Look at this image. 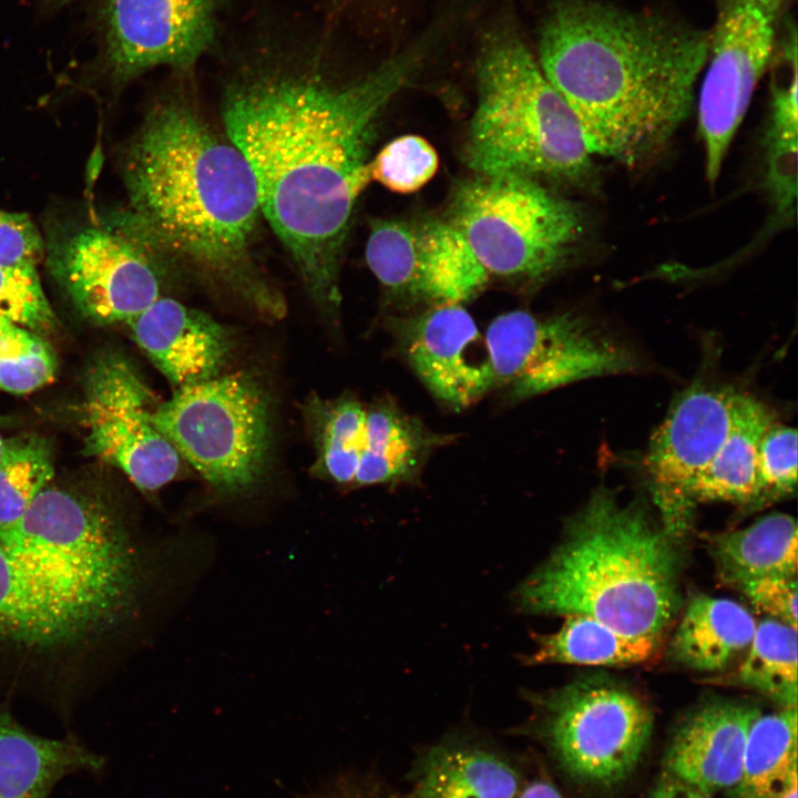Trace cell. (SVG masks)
<instances>
[{
	"mask_svg": "<svg viewBox=\"0 0 798 798\" xmlns=\"http://www.w3.org/2000/svg\"><path fill=\"white\" fill-rule=\"evenodd\" d=\"M735 682L763 693L784 707L797 706V627L774 618L756 625Z\"/></svg>",
	"mask_w": 798,
	"mask_h": 798,
	"instance_id": "28",
	"label": "cell"
},
{
	"mask_svg": "<svg viewBox=\"0 0 798 798\" xmlns=\"http://www.w3.org/2000/svg\"><path fill=\"white\" fill-rule=\"evenodd\" d=\"M105 27L115 80L162 65L186 69L213 44L214 0H108Z\"/></svg>",
	"mask_w": 798,
	"mask_h": 798,
	"instance_id": "15",
	"label": "cell"
},
{
	"mask_svg": "<svg viewBox=\"0 0 798 798\" xmlns=\"http://www.w3.org/2000/svg\"><path fill=\"white\" fill-rule=\"evenodd\" d=\"M153 421L215 491L234 495L262 477L270 447L266 392L247 372L177 388Z\"/></svg>",
	"mask_w": 798,
	"mask_h": 798,
	"instance_id": "8",
	"label": "cell"
},
{
	"mask_svg": "<svg viewBox=\"0 0 798 798\" xmlns=\"http://www.w3.org/2000/svg\"><path fill=\"white\" fill-rule=\"evenodd\" d=\"M797 524L785 513L766 515L753 524L717 535L713 556L729 583L767 576L797 575Z\"/></svg>",
	"mask_w": 798,
	"mask_h": 798,
	"instance_id": "24",
	"label": "cell"
},
{
	"mask_svg": "<svg viewBox=\"0 0 798 798\" xmlns=\"http://www.w3.org/2000/svg\"><path fill=\"white\" fill-rule=\"evenodd\" d=\"M444 440L390 400L378 402L367 408L365 444L354 484L415 479Z\"/></svg>",
	"mask_w": 798,
	"mask_h": 798,
	"instance_id": "20",
	"label": "cell"
},
{
	"mask_svg": "<svg viewBox=\"0 0 798 798\" xmlns=\"http://www.w3.org/2000/svg\"><path fill=\"white\" fill-rule=\"evenodd\" d=\"M797 778V706L759 715L751 724L741 776L730 798H777Z\"/></svg>",
	"mask_w": 798,
	"mask_h": 798,
	"instance_id": "27",
	"label": "cell"
},
{
	"mask_svg": "<svg viewBox=\"0 0 798 798\" xmlns=\"http://www.w3.org/2000/svg\"><path fill=\"white\" fill-rule=\"evenodd\" d=\"M490 275L541 280L586 231L582 208L522 176H477L457 186L448 219Z\"/></svg>",
	"mask_w": 798,
	"mask_h": 798,
	"instance_id": "7",
	"label": "cell"
},
{
	"mask_svg": "<svg viewBox=\"0 0 798 798\" xmlns=\"http://www.w3.org/2000/svg\"><path fill=\"white\" fill-rule=\"evenodd\" d=\"M775 420L771 409L748 395L729 436L692 484L688 502L759 500L758 444Z\"/></svg>",
	"mask_w": 798,
	"mask_h": 798,
	"instance_id": "22",
	"label": "cell"
},
{
	"mask_svg": "<svg viewBox=\"0 0 798 798\" xmlns=\"http://www.w3.org/2000/svg\"><path fill=\"white\" fill-rule=\"evenodd\" d=\"M37 336L39 335L0 316V355L10 354L29 346Z\"/></svg>",
	"mask_w": 798,
	"mask_h": 798,
	"instance_id": "41",
	"label": "cell"
},
{
	"mask_svg": "<svg viewBox=\"0 0 798 798\" xmlns=\"http://www.w3.org/2000/svg\"><path fill=\"white\" fill-rule=\"evenodd\" d=\"M42 257L44 243L31 218L0 209V265H37Z\"/></svg>",
	"mask_w": 798,
	"mask_h": 798,
	"instance_id": "38",
	"label": "cell"
},
{
	"mask_svg": "<svg viewBox=\"0 0 798 798\" xmlns=\"http://www.w3.org/2000/svg\"><path fill=\"white\" fill-rule=\"evenodd\" d=\"M759 500L790 494L797 484V431L775 420L757 453Z\"/></svg>",
	"mask_w": 798,
	"mask_h": 798,
	"instance_id": "36",
	"label": "cell"
},
{
	"mask_svg": "<svg viewBox=\"0 0 798 798\" xmlns=\"http://www.w3.org/2000/svg\"><path fill=\"white\" fill-rule=\"evenodd\" d=\"M103 764L79 743L37 736L0 712V798H48L64 777Z\"/></svg>",
	"mask_w": 798,
	"mask_h": 798,
	"instance_id": "19",
	"label": "cell"
},
{
	"mask_svg": "<svg viewBox=\"0 0 798 798\" xmlns=\"http://www.w3.org/2000/svg\"><path fill=\"white\" fill-rule=\"evenodd\" d=\"M54 474L52 449L35 433L4 440L0 453V528L19 520Z\"/></svg>",
	"mask_w": 798,
	"mask_h": 798,
	"instance_id": "31",
	"label": "cell"
},
{
	"mask_svg": "<svg viewBox=\"0 0 798 798\" xmlns=\"http://www.w3.org/2000/svg\"><path fill=\"white\" fill-rule=\"evenodd\" d=\"M136 345L177 388L219 375L229 357V331L209 315L160 297L125 323Z\"/></svg>",
	"mask_w": 798,
	"mask_h": 798,
	"instance_id": "17",
	"label": "cell"
},
{
	"mask_svg": "<svg viewBox=\"0 0 798 798\" xmlns=\"http://www.w3.org/2000/svg\"><path fill=\"white\" fill-rule=\"evenodd\" d=\"M366 262L391 293L415 299L419 264V228L400 221L374 224Z\"/></svg>",
	"mask_w": 798,
	"mask_h": 798,
	"instance_id": "32",
	"label": "cell"
},
{
	"mask_svg": "<svg viewBox=\"0 0 798 798\" xmlns=\"http://www.w3.org/2000/svg\"><path fill=\"white\" fill-rule=\"evenodd\" d=\"M756 625L753 614L739 603L697 595L673 636V656L693 669H723L748 648Z\"/></svg>",
	"mask_w": 798,
	"mask_h": 798,
	"instance_id": "21",
	"label": "cell"
},
{
	"mask_svg": "<svg viewBox=\"0 0 798 798\" xmlns=\"http://www.w3.org/2000/svg\"><path fill=\"white\" fill-rule=\"evenodd\" d=\"M3 442H4V439H3L2 436L0 434V453H1V450H2V447H3Z\"/></svg>",
	"mask_w": 798,
	"mask_h": 798,
	"instance_id": "45",
	"label": "cell"
},
{
	"mask_svg": "<svg viewBox=\"0 0 798 798\" xmlns=\"http://www.w3.org/2000/svg\"><path fill=\"white\" fill-rule=\"evenodd\" d=\"M777 798H797V778L794 779Z\"/></svg>",
	"mask_w": 798,
	"mask_h": 798,
	"instance_id": "44",
	"label": "cell"
},
{
	"mask_svg": "<svg viewBox=\"0 0 798 798\" xmlns=\"http://www.w3.org/2000/svg\"><path fill=\"white\" fill-rule=\"evenodd\" d=\"M747 396L699 385L675 400L652 436L645 460L663 502H688L692 484L729 436Z\"/></svg>",
	"mask_w": 798,
	"mask_h": 798,
	"instance_id": "16",
	"label": "cell"
},
{
	"mask_svg": "<svg viewBox=\"0 0 798 798\" xmlns=\"http://www.w3.org/2000/svg\"><path fill=\"white\" fill-rule=\"evenodd\" d=\"M542 729L573 777L612 785L636 767L652 734L653 716L618 686L577 682L539 699Z\"/></svg>",
	"mask_w": 798,
	"mask_h": 798,
	"instance_id": "11",
	"label": "cell"
},
{
	"mask_svg": "<svg viewBox=\"0 0 798 798\" xmlns=\"http://www.w3.org/2000/svg\"><path fill=\"white\" fill-rule=\"evenodd\" d=\"M518 798H563L551 784L535 781L530 784Z\"/></svg>",
	"mask_w": 798,
	"mask_h": 798,
	"instance_id": "43",
	"label": "cell"
},
{
	"mask_svg": "<svg viewBox=\"0 0 798 798\" xmlns=\"http://www.w3.org/2000/svg\"><path fill=\"white\" fill-rule=\"evenodd\" d=\"M649 798H709V796L666 775V777L658 782Z\"/></svg>",
	"mask_w": 798,
	"mask_h": 798,
	"instance_id": "42",
	"label": "cell"
},
{
	"mask_svg": "<svg viewBox=\"0 0 798 798\" xmlns=\"http://www.w3.org/2000/svg\"><path fill=\"white\" fill-rule=\"evenodd\" d=\"M314 409L319 471L337 483H354L365 444L367 408L355 399L339 398L319 400Z\"/></svg>",
	"mask_w": 798,
	"mask_h": 798,
	"instance_id": "29",
	"label": "cell"
},
{
	"mask_svg": "<svg viewBox=\"0 0 798 798\" xmlns=\"http://www.w3.org/2000/svg\"><path fill=\"white\" fill-rule=\"evenodd\" d=\"M300 798H382L360 780L339 778L303 795Z\"/></svg>",
	"mask_w": 798,
	"mask_h": 798,
	"instance_id": "40",
	"label": "cell"
},
{
	"mask_svg": "<svg viewBox=\"0 0 798 798\" xmlns=\"http://www.w3.org/2000/svg\"><path fill=\"white\" fill-rule=\"evenodd\" d=\"M411 71L408 59L391 61L337 84L310 66L258 65L224 91L223 130L252 168L263 217L328 315L355 204L372 181L377 124Z\"/></svg>",
	"mask_w": 798,
	"mask_h": 798,
	"instance_id": "1",
	"label": "cell"
},
{
	"mask_svg": "<svg viewBox=\"0 0 798 798\" xmlns=\"http://www.w3.org/2000/svg\"><path fill=\"white\" fill-rule=\"evenodd\" d=\"M52 1L60 2V3H64V2L72 1V0H52Z\"/></svg>",
	"mask_w": 798,
	"mask_h": 798,
	"instance_id": "46",
	"label": "cell"
},
{
	"mask_svg": "<svg viewBox=\"0 0 798 798\" xmlns=\"http://www.w3.org/2000/svg\"><path fill=\"white\" fill-rule=\"evenodd\" d=\"M57 368L51 346L38 336L25 348L0 355V389L16 395L32 392L52 381Z\"/></svg>",
	"mask_w": 798,
	"mask_h": 798,
	"instance_id": "37",
	"label": "cell"
},
{
	"mask_svg": "<svg viewBox=\"0 0 798 798\" xmlns=\"http://www.w3.org/2000/svg\"><path fill=\"white\" fill-rule=\"evenodd\" d=\"M749 601L776 621L797 627L796 576H767L737 585Z\"/></svg>",
	"mask_w": 798,
	"mask_h": 798,
	"instance_id": "39",
	"label": "cell"
},
{
	"mask_svg": "<svg viewBox=\"0 0 798 798\" xmlns=\"http://www.w3.org/2000/svg\"><path fill=\"white\" fill-rule=\"evenodd\" d=\"M760 715L734 704L707 705L684 720L666 750L667 775L706 795L732 790L740 779L749 728Z\"/></svg>",
	"mask_w": 798,
	"mask_h": 798,
	"instance_id": "18",
	"label": "cell"
},
{
	"mask_svg": "<svg viewBox=\"0 0 798 798\" xmlns=\"http://www.w3.org/2000/svg\"><path fill=\"white\" fill-rule=\"evenodd\" d=\"M0 545L50 608L61 645L116 624L136 600L137 552L98 495L49 484L19 520L0 528Z\"/></svg>",
	"mask_w": 798,
	"mask_h": 798,
	"instance_id": "5",
	"label": "cell"
},
{
	"mask_svg": "<svg viewBox=\"0 0 798 798\" xmlns=\"http://www.w3.org/2000/svg\"><path fill=\"white\" fill-rule=\"evenodd\" d=\"M369 165L371 180L391 192L410 194L433 177L439 157L426 139L408 134L385 145Z\"/></svg>",
	"mask_w": 798,
	"mask_h": 798,
	"instance_id": "34",
	"label": "cell"
},
{
	"mask_svg": "<svg viewBox=\"0 0 798 798\" xmlns=\"http://www.w3.org/2000/svg\"><path fill=\"white\" fill-rule=\"evenodd\" d=\"M47 262L74 307L96 324L126 323L162 297V264L104 219L52 238Z\"/></svg>",
	"mask_w": 798,
	"mask_h": 798,
	"instance_id": "13",
	"label": "cell"
},
{
	"mask_svg": "<svg viewBox=\"0 0 798 798\" xmlns=\"http://www.w3.org/2000/svg\"><path fill=\"white\" fill-rule=\"evenodd\" d=\"M530 664L623 666L651 658L657 640L625 635L594 617L571 614L559 631L535 637Z\"/></svg>",
	"mask_w": 798,
	"mask_h": 798,
	"instance_id": "26",
	"label": "cell"
},
{
	"mask_svg": "<svg viewBox=\"0 0 798 798\" xmlns=\"http://www.w3.org/2000/svg\"><path fill=\"white\" fill-rule=\"evenodd\" d=\"M789 2L715 0L698 101V133L712 185L719 177L757 83L771 64Z\"/></svg>",
	"mask_w": 798,
	"mask_h": 798,
	"instance_id": "10",
	"label": "cell"
},
{
	"mask_svg": "<svg viewBox=\"0 0 798 798\" xmlns=\"http://www.w3.org/2000/svg\"><path fill=\"white\" fill-rule=\"evenodd\" d=\"M0 635L29 647L60 645L49 607L22 565L1 545Z\"/></svg>",
	"mask_w": 798,
	"mask_h": 798,
	"instance_id": "30",
	"label": "cell"
},
{
	"mask_svg": "<svg viewBox=\"0 0 798 798\" xmlns=\"http://www.w3.org/2000/svg\"><path fill=\"white\" fill-rule=\"evenodd\" d=\"M798 124L770 121L764 139V187L773 208V226L788 225L796 212Z\"/></svg>",
	"mask_w": 798,
	"mask_h": 798,
	"instance_id": "33",
	"label": "cell"
},
{
	"mask_svg": "<svg viewBox=\"0 0 798 798\" xmlns=\"http://www.w3.org/2000/svg\"><path fill=\"white\" fill-rule=\"evenodd\" d=\"M477 89L464 153L478 176L548 178L596 187L597 170L579 120L546 80L508 14L481 37Z\"/></svg>",
	"mask_w": 798,
	"mask_h": 798,
	"instance_id": "6",
	"label": "cell"
},
{
	"mask_svg": "<svg viewBox=\"0 0 798 798\" xmlns=\"http://www.w3.org/2000/svg\"><path fill=\"white\" fill-rule=\"evenodd\" d=\"M126 206L106 223L162 265L222 288L257 313L280 318L285 300L257 260L264 218L242 152L188 99L155 104L125 154Z\"/></svg>",
	"mask_w": 798,
	"mask_h": 798,
	"instance_id": "2",
	"label": "cell"
},
{
	"mask_svg": "<svg viewBox=\"0 0 798 798\" xmlns=\"http://www.w3.org/2000/svg\"><path fill=\"white\" fill-rule=\"evenodd\" d=\"M707 41L708 32L664 12L552 0L538 62L591 154L634 167L664 151L689 116Z\"/></svg>",
	"mask_w": 798,
	"mask_h": 798,
	"instance_id": "3",
	"label": "cell"
},
{
	"mask_svg": "<svg viewBox=\"0 0 798 798\" xmlns=\"http://www.w3.org/2000/svg\"><path fill=\"white\" fill-rule=\"evenodd\" d=\"M484 339L497 386L514 400L640 367L631 348L574 313H504L491 321Z\"/></svg>",
	"mask_w": 798,
	"mask_h": 798,
	"instance_id": "9",
	"label": "cell"
},
{
	"mask_svg": "<svg viewBox=\"0 0 798 798\" xmlns=\"http://www.w3.org/2000/svg\"><path fill=\"white\" fill-rule=\"evenodd\" d=\"M84 381L85 452L120 469L143 491L154 492L172 482L182 459L154 424L157 405L130 360L104 352Z\"/></svg>",
	"mask_w": 798,
	"mask_h": 798,
	"instance_id": "12",
	"label": "cell"
},
{
	"mask_svg": "<svg viewBox=\"0 0 798 798\" xmlns=\"http://www.w3.org/2000/svg\"><path fill=\"white\" fill-rule=\"evenodd\" d=\"M419 228V264L415 300L430 306L461 304L477 295L490 274L463 235L449 221Z\"/></svg>",
	"mask_w": 798,
	"mask_h": 798,
	"instance_id": "23",
	"label": "cell"
},
{
	"mask_svg": "<svg viewBox=\"0 0 798 798\" xmlns=\"http://www.w3.org/2000/svg\"><path fill=\"white\" fill-rule=\"evenodd\" d=\"M515 771L475 748H433L419 770L410 798H516Z\"/></svg>",
	"mask_w": 798,
	"mask_h": 798,
	"instance_id": "25",
	"label": "cell"
},
{
	"mask_svg": "<svg viewBox=\"0 0 798 798\" xmlns=\"http://www.w3.org/2000/svg\"><path fill=\"white\" fill-rule=\"evenodd\" d=\"M407 362L431 396L453 409H466L497 388L485 344L461 304L390 320Z\"/></svg>",
	"mask_w": 798,
	"mask_h": 798,
	"instance_id": "14",
	"label": "cell"
},
{
	"mask_svg": "<svg viewBox=\"0 0 798 798\" xmlns=\"http://www.w3.org/2000/svg\"><path fill=\"white\" fill-rule=\"evenodd\" d=\"M35 266L0 265V316L39 335L52 331L57 318Z\"/></svg>",
	"mask_w": 798,
	"mask_h": 798,
	"instance_id": "35",
	"label": "cell"
},
{
	"mask_svg": "<svg viewBox=\"0 0 798 798\" xmlns=\"http://www.w3.org/2000/svg\"><path fill=\"white\" fill-rule=\"evenodd\" d=\"M666 532L637 502L605 487L571 519L565 538L519 591L526 612L582 614L625 635L657 640L678 604Z\"/></svg>",
	"mask_w": 798,
	"mask_h": 798,
	"instance_id": "4",
	"label": "cell"
}]
</instances>
